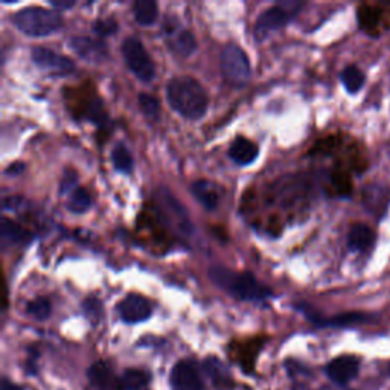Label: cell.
Instances as JSON below:
<instances>
[{"label": "cell", "instance_id": "cell-14", "mask_svg": "<svg viewBox=\"0 0 390 390\" xmlns=\"http://www.w3.org/2000/svg\"><path fill=\"white\" fill-rule=\"evenodd\" d=\"M165 34L170 41L171 49L176 54L181 57H189L195 52L197 40L193 32L188 29L179 28V24H170V22H165Z\"/></svg>", "mask_w": 390, "mask_h": 390}, {"label": "cell", "instance_id": "cell-27", "mask_svg": "<svg viewBox=\"0 0 390 390\" xmlns=\"http://www.w3.org/2000/svg\"><path fill=\"white\" fill-rule=\"evenodd\" d=\"M27 313L36 320H46L51 317L52 305L47 297H36L27 306Z\"/></svg>", "mask_w": 390, "mask_h": 390}, {"label": "cell", "instance_id": "cell-19", "mask_svg": "<svg viewBox=\"0 0 390 390\" xmlns=\"http://www.w3.org/2000/svg\"><path fill=\"white\" fill-rule=\"evenodd\" d=\"M357 17H359V27L368 32V34H375L381 20H383V11L377 6L372 5H361L357 11Z\"/></svg>", "mask_w": 390, "mask_h": 390}, {"label": "cell", "instance_id": "cell-18", "mask_svg": "<svg viewBox=\"0 0 390 390\" xmlns=\"http://www.w3.org/2000/svg\"><path fill=\"white\" fill-rule=\"evenodd\" d=\"M190 189H193L194 197L206 207V209L212 211L218 206V200H220L218 189L217 186L212 185L211 181H206V180L194 181Z\"/></svg>", "mask_w": 390, "mask_h": 390}, {"label": "cell", "instance_id": "cell-23", "mask_svg": "<svg viewBox=\"0 0 390 390\" xmlns=\"http://www.w3.org/2000/svg\"><path fill=\"white\" fill-rule=\"evenodd\" d=\"M387 189L383 186H369L366 190H364V203L369 207L370 211L375 212L386 209L387 204Z\"/></svg>", "mask_w": 390, "mask_h": 390}, {"label": "cell", "instance_id": "cell-11", "mask_svg": "<svg viewBox=\"0 0 390 390\" xmlns=\"http://www.w3.org/2000/svg\"><path fill=\"white\" fill-rule=\"evenodd\" d=\"M121 319L126 323H140L149 319L153 313L151 303L140 294L131 293L122 299L118 305Z\"/></svg>", "mask_w": 390, "mask_h": 390}, {"label": "cell", "instance_id": "cell-9", "mask_svg": "<svg viewBox=\"0 0 390 390\" xmlns=\"http://www.w3.org/2000/svg\"><path fill=\"white\" fill-rule=\"evenodd\" d=\"M359 370L360 361L354 355H340L337 359L331 360L325 368L327 377L333 381V384L338 386L350 384L359 375Z\"/></svg>", "mask_w": 390, "mask_h": 390}, {"label": "cell", "instance_id": "cell-32", "mask_svg": "<svg viewBox=\"0 0 390 390\" xmlns=\"http://www.w3.org/2000/svg\"><path fill=\"white\" fill-rule=\"evenodd\" d=\"M84 311L93 323L99 322V319H101V303H99L96 299H89V301L84 302Z\"/></svg>", "mask_w": 390, "mask_h": 390}, {"label": "cell", "instance_id": "cell-25", "mask_svg": "<svg viewBox=\"0 0 390 390\" xmlns=\"http://www.w3.org/2000/svg\"><path fill=\"white\" fill-rule=\"evenodd\" d=\"M370 319H372L370 314L345 313V314H340V316H336L331 320H323L320 323V327H325V325L327 327H352V325H357V323H364Z\"/></svg>", "mask_w": 390, "mask_h": 390}, {"label": "cell", "instance_id": "cell-1", "mask_svg": "<svg viewBox=\"0 0 390 390\" xmlns=\"http://www.w3.org/2000/svg\"><path fill=\"white\" fill-rule=\"evenodd\" d=\"M168 103L185 119L197 121L204 116L209 99L203 86L193 77H176L167 86Z\"/></svg>", "mask_w": 390, "mask_h": 390}, {"label": "cell", "instance_id": "cell-10", "mask_svg": "<svg viewBox=\"0 0 390 390\" xmlns=\"http://www.w3.org/2000/svg\"><path fill=\"white\" fill-rule=\"evenodd\" d=\"M157 198H159V202H160L162 213H163L165 220L171 223V226L174 229H177L179 234L190 235V232H193V224H190V221L188 218L186 211L180 206V203L176 200V198L172 197V194L165 193V194H160V197H157Z\"/></svg>", "mask_w": 390, "mask_h": 390}, {"label": "cell", "instance_id": "cell-6", "mask_svg": "<svg viewBox=\"0 0 390 390\" xmlns=\"http://www.w3.org/2000/svg\"><path fill=\"white\" fill-rule=\"evenodd\" d=\"M221 69L234 84L241 86L250 78V63L248 57L241 47L237 45H227L221 52Z\"/></svg>", "mask_w": 390, "mask_h": 390}, {"label": "cell", "instance_id": "cell-3", "mask_svg": "<svg viewBox=\"0 0 390 390\" xmlns=\"http://www.w3.org/2000/svg\"><path fill=\"white\" fill-rule=\"evenodd\" d=\"M13 22L15 28L29 37H45L63 27L61 15L45 8H24L14 14Z\"/></svg>", "mask_w": 390, "mask_h": 390}, {"label": "cell", "instance_id": "cell-4", "mask_svg": "<svg viewBox=\"0 0 390 390\" xmlns=\"http://www.w3.org/2000/svg\"><path fill=\"white\" fill-rule=\"evenodd\" d=\"M122 55L126 60L128 69L133 72L136 78L148 82L154 78L156 68L151 57L147 52L142 41L136 37H128L122 43Z\"/></svg>", "mask_w": 390, "mask_h": 390}, {"label": "cell", "instance_id": "cell-24", "mask_svg": "<svg viewBox=\"0 0 390 390\" xmlns=\"http://www.w3.org/2000/svg\"><path fill=\"white\" fill-rule=\"evenodd\" d=\"M340 78H342V82L345 84L346 90L350 93H357L359 90L363 87L364 84V73L357 68V66H347L342 70V75H340Z\"/></svg>", "mask_w": 390, "mask_h": 390}, {"label": "cell", "instance_id": "cell-34", "mask_svg": "<svg viewBox=\"0 0 390 390\" xmlns=\"http://www.w3.org/2000/svg\"><path fill=\"white\" fill-rule=\"evenodd\" d=\"M2 390H23V387L19 386V384L13 383L11 380L3 378V380H2Z\"/></svg>", "mask_w": 390, "mask_h": 390}, {"label": "cell", "instance_id": "cell-13", "mask_svg": "<svg viewBox=\"0 0 390 390\" xmlns=\"http://www.w3.org/2000/svg\"><path fill=\"white\" fill-rule=\"evenodd\" d=\"M87 378L96 390H123L121 377L114 373L112 364L96 361L87 370Z\"/></svg>", "mask_w": 390, "mask_h": 390}, {"label": "cell", "instance_id": "cell-30", "mask_svg": "<svg viewBox=\"0 0 390 390\" xmlns=\"http://www.w3.org/2000/svg\"><path fill=\"white\" fill-rule=\"evenodd\" d=\"M331 186H333L334 193L338 195H350L352 190V183L350 179V174L345 171H334L331 174Z\"/></svg>", "mask_w": 390, "mask_h": 390}, {"label": "cell", "instance_id": "cell-26", "mask_svg": "<svg viewBox=\"0 0 390 390\" xmlns=\"http://www.w3.org/2000/svg\"><path fill=\"white\" fill-rule=\"evenodd\" d=\"M90 204H92V197L87 193L84 188H75L68 200L69 211L73 213H82L86 212Z\"/></svg>", "mask_w": 390, "mask_h": 390}, {"label": "cell", "instance_id": "cell-33", "mask_svg": "<svg viewBox=\"0 0 390 390\" xmlns=\"http://www.w3.org/2000/svg\"><path fill=\"white\" fill-rule=\"evenodd\" d=\"M77 180V174L75 172H66V176L61 181V193H66V190H69L70 188H73V181Z\"/></svg>", "mask_w": 390, "mask_h": 390}, {"label": "cell", "instance_id": "cell-21", "mask_svg": "<svg viewBox=\"0 0 390 390\" xmlns=\"http://www.w3.org/2000/svg\"><path fill=\"white\" fill-rule=\"evenodd\" d=\"M121 381L123 390H145L151 383V375L142 369H126Z\"/></svg>", "mask_w": 390, "mask_h": 390}, {"label": "cell", "instance_id": "cell-31", "mask_svg": "<svg viewBox=\"0 0 390 390\" xmlns=\"http://www.w3.org/2000/svg\"><path fill=\"white\" fill-rule=\"evenodd\" d=\"M116 29H118V23L113 19H103L96 20L93 24V31L98 34V37H109L114 34Z\"/></svg>", "mask_w": 390, "mask_h": 390}, {"label": "cell", "instance_id": "cell-8", "mask_svg": "<svg viewBox=\"0 0 390 390\" xmlns=\"http://www.w3.org/2000/svg\"><path fill=\"white\" fill-rule=\"evenodd\" d=\"M32 61L38 66L40 69H43L49 73L55 75H69L75 70V64L70 58L58 54L52 49L46 47H34L31 52Z\"/></svg>", "mask_w": 390, "mask_h": 390}, {"label": "cell", "instance_id": "cell-5", "mask_svg": "<svg viewBox=\"0 0 390 390\" xmlns=\"http://www.w3.org/2000/svg\"><path fill=\"white\" fill-rule=\"evenodd\" d=\"M302 6L301 2H287L279 3L265 10L255 24V36L258 38L267 37L271 32H275L280 28H284L288 20L299 11Z\"/></svg>", "mask_w": 390, "mask_h": 390}, {"label": "cell", "instance_id": "cell-29", "mask_svg": "<svg viewBox=\"0 0 390 390\" xmlns=\"http://www.w3.org/2000/svg\"><path fill=\"white\" fill-rule=\"evenodd\" d=\"M112 160L116 168L122 172H130L133 170V156L126 145H116L112 151Z\"/></svg>", "mask_w": 390, "mask_h": 390}, {"label": "cell", "instance_id": "cell-15", "mask_svg": "<svg viewBox=\"0 0 390 390\" xmlns=\"http://www.w3.org/2000/svg\"><path fill=\"white\" fill-rule=\"evenodd\" d=\"M203 369L215 389L230 390L235 386L230 370L226 368V364L217 359V357H207L203 361Z\"/></svg>", "mask_w": 390, "mask_h": 390}, {"label": "cell", "instance_id": "cell-7", "mask_svg": "<svg viewBox=\"0 0 390 390\" xmlns=\"http://www.w3.org/2000/svg\"><path fill=\"white\" fill-rule=\"evenodd\" d=\"M171 390H204V381L197 364L190 360H180L170 373Z\"/></svg>", "mask_w": 390, "mask_h": 390}, {"label": "cell", "instance_id": "cell-22", "mask_svg": "<svg viewBox=\"0 0 390 390\" xmlns=\"http://www.w3.org/2000/svg\"><path fill=\"white\" fill-rule=\"evenodd\" d=\"M133 13H135V19L139 24H142V27H151L157 20V15H159V8H157L156 2H153V0H137V2L133 5Z\"/></svg>", "mask_w": 390, "mask_h": 390}, {"label": "cell", "instance_id": "cell-20", "mask_svg": "<svg viewBox=\"0 0 390 390\" xmlns=\"http://www.w3.org/2000/svg\"><path fill=\"white\" fill-rule=\"evenodd\" d=\"M29 232L10 218L2 221V241L3 244H27L31 241Z\"/></svg>", "mask_w": 390, "mask_h": 390}, {"label": "cell", "instance_id": "cell-2", "mask_svg": "<svg viewBox=\"0 0 390 390\" xmlns=\"http://www.w3.org/2000/svg\"><path fill=\"white\" fill-rule=\"evenodd\" d=\"M211 279L239 301H262L271 294L270 290L248 271L237 273L224 267H213L211 270Z\"/></svg>", "mask_w": 390, "mask_h": 390}, {"label": "cell", "instance_id": "cell-35", "mask_svg": "<svg viewBox=\"0 0 390 390\" xmlns=\"http://www.w3.org/2000/svg\"><path fill=\"white\" fill-rule=\"evenodd\" d=\"M52 6L60 8V10H68V8H72L75 3L73 2H51Z\"/></svg>", "mask_w": 390, "mask_h": 390}, {"label": "cell", "instance_id": "cell-17", "mask_svg": "<svg viewBox=\"0 0 390 390\" xmlns=\"http://www.w3.org/2000/svg\"><path fill=\"white\" fill-rule=\"evenodd\" d=\"M258 154H260L258 145L241 136L237 137L229 148L230 159L238 165H250L252 162L256 160Z\"/></svg>", "mask_w": 390, "mask_h": 390}, {"label": "cell", "instance_id": "cell-16", "mask_svg": "<svg viewBox=\"0 0 390 390\" xmlns=\"http://www.w3.org/2000/svg\"><path fill=\"white\" fill-rule=\"evenodd\" d=\"M375 244V232L363 223H355L347 234V247L354 252H368Z\"/></svg>", "mask_w": 390, "mask_h": 390}, {"label": "cell", "instance_id": "cell-28", "mask_svg": "<svg viewBox=\"0 0 390 390\" xmlns=\"http://www.w3.org/2000/svg\"><path fill=\"white\" fill-rule=\"evenodd\" d=\"M139 105L140 110L145 114V118L151 122L159 121L160 118V104L157 99L148 93H140L139 95Z\"/></svg>", "mask_w": 390, "mask_h": 390}, {"label": "cell", "instance_id": "cell-36", "mask_svg": "<svg viewBox=\"0 0 390 390\" xmlns=\"http://www.w3.org/2000/svg\"><path fill=\"white\" fill-rule=\"evenodd\" d=\"M320 390H352L350 389L347 386H338V384H329V386H325V387H322Z\"/></svg>", "mask_w": 390, "mask_h": 390}, {"label": "cell", "instance_id": "cell-12", "mask_svg": "<svg viewBox=\"0 0 390 390\" xmlns=\"http://www.w3.org/2000/svg\"><path fill=\"white\" fill-rule=\"evenodd\" d=\"M69 46L72 47L75 54L82 58V60H87L90 63H101L109 57L107 45L101 38L77 36L69 40Z\"/></svg>", "mask_w": 390, "mask_h": 390}]
</instances>
